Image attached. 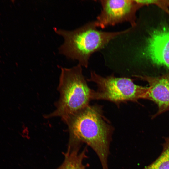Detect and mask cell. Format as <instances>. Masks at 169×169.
<instances>
[{
    "label": "cell",
    "mask_w": 169,
    "mask_h": 169,
    "mask_svg": "<svg viewBox=\"0 0 169 169\" xmlns=\"http://www.w3.org/2000/svg\"><path fill=\"white\" fill-rule=\"evenodd\" d=\"M64 121L69 130L68 146L80 147L86 144L97 154L102 169H109L108 159L114 128L104 116L101 106L89 105Z\"/></svg>",
    "instance_id": "obj_1"
},
{
    "label": "cell",
    "mask_w": 169,
    "mask_h": 169,
    "mask_svg": "<svg viewBox=\"0 0 169 169\" xmlns=\"http://www.w3.org/2000/svg\"><path fill=\"white\" fill-rule=\"evenodd\" d=\"M55 32L63 36V44L59 48V53L67 58L77 60L79 64L87 68L90 59L95 53L100 51L124 30L107 32L99 30L95 21H91L77 29L67 31L56 28Z\"/></svg>",
    "instance_id": "obj_2"
},
{
    "label": "cell",
    "mask_w": 169,
    "mask_h": 169,
    "mask_svg": "<svg viewBox=\"0 0 169 169\" xmlns=\"http://www.w3.org/2000/svg\"><path fill=\"white\" fill-rule=\"evenodd\" d=\"M61 69L58 87L60 98L55 104V110L44 117H59L64 121L70 115L89 105L90 101L93 100L94 90L88 86L80 65Z\"/></svg>",
    "instance_id": "obj_3"
},
{
    "label": "cell",
    "mask_w": 169,
    "mask_h": 169,
    "mask_svg": "<svg viewBox=\"0 0 169 169\" xmlns=\"http://www.w3.org/2000/svg\"><path fill=\"white\" fill-rule=\"evenodd\" d=\"M88 80L95 83L97 87V90L94 91L93 100H108L117 105L146 99L148 90V87L137 85L129 77H116L113 75L103 77L94 71L91 72Z\"/></svg>",
    "instance_id": "obj_4"
},
{
    "label": "cell",
    "mask_w": 169,
    "mask_h": 169,
    "mask_svg": "<svg viewBox=\"0 0 169 169\" xmlns=\"http://www.w3.org/2000/svg\"><path fill=\"white\" fill-rule=\"evenodd\" d=\"M100 13L95 20L97 28L109 26L126 22L131 26L136 22V13L140 7L135 0H100Z\"/></svg>",
    "instance_id": "obj_5"
},
{
    "label": "cell",
    "mask_w": 169,
    "mask_h": 169,
    "mask_svg": "<svg viewBox=\"0 0 169 169\" xmlns=\"http://www.w3.org/2000/svg\"><path fill=\"white\" fill-rule=\"evenodd\" d=\"M133 77L149 84L146 99L154 102L158 107L157 111L152 118L169 110V73L159 76L139 75Z\"/></svg>",
    "instance_id": "obj_6"
},
{
    "label": "cell",
    "mask_w": 169,
    "mask_h": 169,
    "mask_svg": "<svg viewBox=\"0 0 169 169\" xmlns=\"http://www.w3.org/2000/svg\"><path fill=\"white\" fill-rule=\"evenodd\" d=\"M80 148L68 147L67 151L64 153V159L63 162L57 169H86L89 165H84V159L88 158V149L85 146L79 152Z\"/></svg>",
    "instance_id": "obj_7"
},
{
    "label": "cell",
    "mask_w": 169,
    "mask_h": 169,
    "mask_svg": "<svg viewBox=\"0 0 169 169\" xmlns=\"http://www.w3.org/2000/svg\"><path fill=\"white\" fill-rule=\"evenodd\" d=\"M163 139L160 154L153 162L142 169H169V135Z\"/></svg>",
    "instance_id": "obj_8"
},
{
    "label": "cell",
    "mask_w": 169,
    "mask_h": 169,
    "mask_svg": "<svg viewBox=\"0 0 169 169\" xmlns=\"http://www.w3.org/2000/svg\"><path fill=\"white\" fill-rule=\"evenodd\" d=\"M105 49V48H104ZM104 59V58H103ZM111 69V68H110ZM114 71V70H113Z\"/></svg>",
    "instance_id": "obj_9"
}]
</instances>
